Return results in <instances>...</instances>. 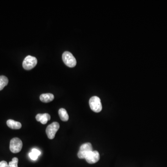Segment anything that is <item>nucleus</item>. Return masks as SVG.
I'll list each match as a JSON object with an SVG mask.
<instances>
[{"instance_id":"nucleus-1","label":"nucleus","mask_w":167,"mask_h":167,"mask_svg":"<svg viewBox=\"0 0 167 167\" xmlns=\"http://www.w3.org/2000/svg\"><path fill=\"white\" fill-rule=\"evenodd\" d=\"M89 105L91 110L95 112H99L102 110L101 100L97 96L92 97L89 100Z\"/></svg>"},{"instance_id":"nucleus-2","label":"nucleus","mask_w":167,"mask_h":167,"mask_svg":"<svg viewBox=\"0 0 167 167\" xmlns=\"http://www.w3.org/2000/svg\"><path fill=\"white\" fill-rule=\"evenodd\" d=\"M62 59L65 65L68 67H73L76 65V59L69 52L65 51L64 52Z\"/></svg>"},{"instance_id":"nucleus-3","label":"nucleus","mask_w":167,"mask_h":167,"mask_svg":"<svg viewBox=\"0 0 167 167\" xmlns=\"http://www.w3.org/2000/svg\"><path fill=\"white\" fill-rule=\"evenodd\" d=\"M92 150V145L90 142L84 143L80 146L79 151L78 153V156L79 159H85L89 153Z\"/></svg>"},{"instance_id":"nucleus-4","label":"nucleus","mask_w":167,"mask_h":167,"mask_svg":"<svg viewBox=\"0 0 167 167\" xmlns=\"http://www.w3.org/2000/svg\"><path fill=\"white\" fill-rule=\"evenodd\" d=\"M22 142L19 138H15L12 139L10 142V151L14 153L20 152L22 148Z\"/></svg>"},{"instance_id":"nucleus-5","label":"nucleus","mask_w":167,"mask_h":167,"mask_svg":"<svg viewBox=\"0 0 167 167\" xmlns=\"http://www.w3.org/2000/svg\"><path fill=\"white\" fill-rule=\"evenodd\" d=\"M37 64V59L35 57L28 55L23 62V68L27 70H30L35 67Z\"/></svg>"},{"instance_id":"nucleus-6","label":"nucleus","mask_w":167,"mask_h":167,"mask_svg":"<svg viewBox=\"0 0 167 167\" xmlns=\"http://www.w3.org/2000/svg\"><path fill=\"white\" fill-rule=\"evenodd\" d=\"M59 128V125L58 122H54L47 127L46 129V134L48 138L52 139L55 138V135Z\"/></svg>"},{"instance_id":"nucleus-7","label":"nucleus","mask_w":167,"mask_h":167,"mask_svg":"<svg viewBox=\"0 0 167 167\" xmlns=\"http://www.w3.org/2000/svg\"><path fill=\"white\" fill-rule=\"evenodd\" d=\"M100 155L97 150L91 151L85 157V159L87 162L90 164H94L99 160Z\"/></svg>"},{"instance_id":"nucleus-8","label":"nucleus","mask_w":167,"mask_h":167,"mask_svg":"<svg viewBox=\"0 0 167 167\" xmlns=\"http://www.w3.org/2000/svg\"><path fill=\"white\" fill-rule=\"evenodd\" d=\"M50 115L48 113L38 114L36 116V120L41 122L43 125L47 124L48 121L50 120Z\"/></svg>"},{"instance_id":"nucleus-9","label":"nucleus","mask_w":167,"mask_h":167,"mask_svg":"<svg viewBox=\"0 0 167 167\" xmlns=\"http://www.w3.org/2000/svg\"><path fill=\"white\" fill-rule=\"evenodd\" d=\"M7 124L8 127L14 130H19L22 127V124L21 123L12 119H9L7 121Z\"/></svg>"},{"instance_id":"nucleus-10","label":"nucleus","mask_w":167,"mask_h":167,"mask_svg":"<svg viewBox=\"0 0 167 167\" xmlns=\"http://www.w3.org/2000/svg\"><path fill=\"white\" fill-rule=\"evenodd\" d=\"M54 95L51 93H45L40 96V99L41 101L43 103H49L54 100Z\"/></svg>"},{"instance_id":"nucleus-11","label":"nucleus","mask_w":167,"mask_h":167,"mask_svg":"<svg viewBox=\"0 0 167 167\" xmlns=\"http://www.w3.org/2000/svg\"><path fill=\"white\" fill-rule=\"evenodd\" d=\"M58 115L60 119L63 121L66 122L69 119V116L68 113L65 109L64 108H61L58 110Z\"/></svg>"},{"instance_id":"nucleus-12","label":"nucleus","mask_w":167,"mask_h":167,"mask_svg":"<svg viewBox=\"0 0 167 167\" xmlns=\"http://www.w3.org/2000/svg\"><path fill=\"white\" fill-rule=\"evenodd\" d=\"M8 83V78L5 76H0V91L2 90Z\"/></svg>"},{"instance_id":"nucleus-13","label":"nucleus","mask_w":167,"mask_h":167,"mask_svg":"<svg viewBox=\"0 0 167 167\" xmlns=\"http://www.w3.org/2000/svg\"><path fill=\"white\" fill-rule=\"evenodd\" d=\"M18 159L17 157H14L12 159V161L8 163L9 167H18Z\"/></svg>"},{"instance_id":"nucleus-14","label":"nucleus","mask_w":167,"mask_h":167,"mask_svg":"<svg viewBox=\"0 0 167 167\" xmlns=\"http://www.w3.org/2000/svg\"><path fill=\"white\" fill-rule=\"evenodd\" d=\"M29 156L30 159H32V160H36L38 159V156L35 154L34 153L31 152L29 153Z\"/></svg>"},{"instance_id":"nucleus-15","label":"nucleus","mask_w":167,"mask_h":167,"mask_svg":"<svg viewBox=\"0 0 167 167\" xmlns=\"http://www.w3.org/2000/svg\"><path fill=\"white\" fill-rule=\"evenodd\" d=\"M31 152L34 153H35V154L36 155L38 156L41 154V151L38 150V149H32Z\"/></svg>"},{"instance_id":"nucleus-16","label":"nucleus","mask_w":167,"mask_h":167,"mask_svg":"<svg viewBox=\"0 0 167 167\" xmlns=\"http://www.w3.org/2000/svg\"><path fill=\"white\" fill-rule=\"evenodd\" d=\"M0 167H9L8 164L7 162L5 161H2L0 162Z\"/></svg>"}]
</instances>
